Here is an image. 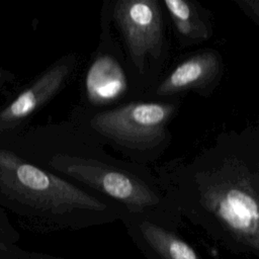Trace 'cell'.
Wrapping results in <instances>:
<instances>
[{
	"mask_svg": "<svg viewBox=\"0 0 259 259\" xmlns=\"http://www.w3.org/2000/svg\"><path fill=\"white\" fill-rule=\"evenodd\" d=\"M201 203L235 239L258 249V197L249 177L240 175L213 180L202 188Z\"/></svg>",
	"mask_w": 259,
	"mask_h": 259,
	"instance_id": "2",
	"label": "cell"
},
{
	"mask_svg": "<svg viewBox=\"0 0 259 259\" xmlns=\"http://www.w3.org/2000/svg\"><path fill=\"white\" fill-rule=\"evenodd\" d=\"M164 4L170 13L176 30L181 36L192 41L208 38L209 29L191 2L166 0Z\"/></svg>",
	"mask_w": 259,
	"mask_h": 259,
	"instance_id": "9",
	"label": "cell"
},
{
	"mask_svg": "<svg viewBox=\"0 0 259 259\" xmlns=\"http://www.w3.org/2000/svg\"><path fill=\"white\" fill-rule=\"evenodd\" d=\"M242 4H244L245 6H248V14L249 15H251L252 17H254L255 18V20L256 21H258L257 20V18H258V15H259V11H258V5H256V6H252L253 5V3H254V1H242L241 2Z\"/></svg>",
	"mask_w": 259,
	"mask_h": 259,
	"instance_id": "13",
	"label": "cell"
},
{
	"mask_svg": "<svg viewBox=\"0 0 259 259\" xmlns=\"http://www.w3.org/2000/svg\"><path fill=\"white\" fill-rule=\"evenodd\" d=\"M141 232L148 244L163 259H199L189 245L161 227L144 222Z\"/></svg>",
	"mask_w": 259,
	"mask_h": 259,
	"instance_id": "10",
	"label": "cell"
},
{
	"mask_svg": "<svg viewBox=\"0 0 259 259\" xmlns=\"http://www.w3.org/2000/svg\"><path fill=\"white\" fill-rule=\"evenodd\" d=\"M220 68V58L215 53H199L179 64L159 85L157 94L166 96L200 87L211 81Z\"/></svg>",
	"mask_w": 259,
	"mask_h": 259,
	"instance_id": "7",
	"label": "cell"
},
{
	"mask_svg": "<svg viewBox=\"0 0 259 259\" xmlns=\"http://www.w3.org/2000/svg\"><path fill=\"white\" fill-rule=\"evenodd\" d=\"M12 78H13V75L10 72L0 69V87H2L3 85H5L9 81H11Z\"/></svg>",
	"mask_w": 259,
	"mask_h": 259,
	"instance_id": "14",
	"label": "cell"
},
{
	"mask_svg": "<svg viewBox=\"0 0 259 259\" xmlns=\"http://www.w3.org/2000/svg\"><path fill=\"white\" fill-rule=\"evenodd\" d=\"M69 73L67 63L56 64L21 91L0 110V132L16 127L44 106L61 89Z\"/></svg>",
	"mask_w": 259,
	"mask_h": 259,
	"instance_id": "6",
	"label": "cell"
},
{
	"mask_svg": "<svg viewBox=\"0 0 259 259\" xmlns=\"http://www.w3.org/2000/svg\"><path fill=\"white\" fill-rule=\"evenodd\" d=\"M0 194L20 210L61 214L75 209L103 210L106 205L75 185L0 149Z\"/></svg>",
	"mask_w": 259,
	"mask_h": 259,
	"instance_id": "1",
	"label": "cell"
},
{
	"mask_svg": "<svg viewBox=\"0 0 259 259\" xmlns=\"http://www.w3.org/2000/svg\"><path fill=\"white\" fill-rule=\"evenodd\" d=\"M168 103H130L95 114L91 126L102 136L134 149H150L165 138L166 124L174 113Z\"/></svg>",
	"mask_w": 259,
	"mask_h": 259,
	"instance_id": "3",
	"label": "cell"
},
{
	"mask_svg": "<svg viewBox=\"0 0 259 259\" xmlns=\"http://www.w3.org/2000/svg\"><path fill=\"white\" fill-rule=\"evenodd\" d=\"M18 239L17 233L9 226L7 220L0 213V258L9 259Z\"/></svg>",
	"mask_w": 259,
	"mask_h": 259,
	"instance_id": "11",
	"label": "cell"
},
{
	"mask_svg": "<svg viewBox=\"0 0 259 259\" xmlns=\"http://www.w3.org/2000/svg\"><path fill=\"white\" fill-rule=\"evenodd\" d=\"M52 165L82 183L119 200L132 210L141 211L159 202L156 193L141 180L106 165L69 156L55 157Z\"/></svg>",
	"mask_w": 259,
	"mask_h": 259,
	"instance_id": "4",
	"label": "cell"
},
{
	"mask_svg": "<svg viewBox=\"0 0 259 259\" xmlns=\"http://www.w3.org/2000/svg\"><path fill=\"white\" fill-rule=\"evenodd\" d=\"M114 17L122 31L132 60L143 71L148 55L159 57L163 19L155 0H121L115 3Z\"/></svg>",
	"mask_w": 259,
	"mask_h": 259,
	"instance_id": "5",
	"label": "cell"
},
{
	"mask_svg": "<svg viewBox=\"0 0 259 259\" xmlns=\"http://www.w3.org/2000/svg\"><path fill=\"white\" fill-rule=\"evenodd\" d=\"M17 259H58L46 254H39V253H32V252H27L24 250H20L17 256Z\"/></svg>",
	"mask_w": 259,
	"mask_h": 259,
	"instance_id": "12",
	"label": "cell"
},
{
	"mask_svg": "<svg viewBox=\"0 0 259 259\" xmlns=\"http://www.w3.org/2000/svg\"><path fill=\"white\" fill-rule=\"evenodd\" d=\"M0 259H1V258H0Z\"/></svg>",
	"mask_w": 259,
	"mask_h": 259,
	"instance_id": "15",
	"label": "cell"
},
{
	"mask_svg": "<svg viewBox=\"0 0 259 259\" xmlns=\"http://www.w3.org/2000/svg\"><path fill=\"white\" fill-rule=\"evenodd\" d=\"M85 86L90 102L104 105L119 98L125 92L127 82L119 63L109 55H102L88 69Z\"/></svg>",
	"mask_w": 259,
	"mask_h": 259,
	"instance_id": "8",
	"label": "cell"
}]
</instances>
